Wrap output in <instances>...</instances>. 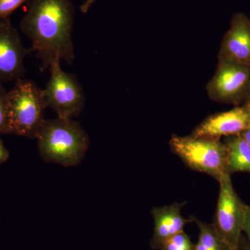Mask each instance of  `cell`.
<instances>
[{"mask_svg":"<svg viewBox=\"0 0 250 250\" xmlns=\"http://www.w3.org/2000/svg\"><path fill=\"white\" fill-rule=\"evenodd\" d=\"M75 8L71 0H31L21 21V30L41 61V70L55 62L71 65L75 59L72 41Z\"/></svg>","mask_w":250,"mask_h":250,"instance_id":"1","label":"cell"},{"mask_svg":"<svg viewBox=\"0 0 250 250\" xmlns=\"http://www.w3.org/2000/svg\"><path fill=\"white\" fill-rule=\"evenodd\" d=\"M39 154L45 162L72 167L82 162L90 146L89 137L72 119L45 120L38 134Z\"/></svg>","mask_w":250,"mask_h":250,"instance_id":"2","label":"cell"},{"mask_svg":"<svg viewBox=\"0 0 250 250\" xmlns=\"http://www.w3.org/2000/svg\"><path fill=\"white\" fill-rule=\"evenodd\" d=\"M7 97L11 134L36 139L45 121L42 89L33 81L20 79Z\"/></svg>","mask_w":250,"mask_h":250,"instance_id":"3","label":"cell"},{"mask_svg":"<svg viewBox=\"0 0 250 250\" xmlns=\"http://www.w3.org/2000/svg\"><path fill=\"white\" fill-rule=\"evenodd\" d=\"M169 146L172 152L192 170L208 174L218 182L229 174L228 149L220 140L173 135Z\"/></svg>","mask_w":250,"mask_h":250,"instance_id":"4","label":"cell"},{"mask_svg":"<svg viewBox=\"0 0 250 250\" xmlns=\"http://www.w3.org/2000/svg\"><path fill=\"white\" fill-rule=\"evenodd\" d=\"M49 70L48 82L42 89L45 108H52L62 119L79 116L84 108L85 98L76 75L64 72L61 62H54Z\"/></svg>","mask_w":250,"mask_h":250,"instance_id":"5","label":"cell"},{"mask_svg":"<svg viewBox=\"0 0 250 250\" xmlns=\"http://www.w3.org/2000/svg\"><path fill=\"white\" fill-rule=\"evenodd\" d=\"M218 59L215 74L207 85L210 100L235 106L250 103V66Z\"/></svg>","mask_w":250,"mask_h":250,"instance_id":"6","label":"cell"},{"mask_svg":"<svg viewBox=\"0 0 250 250\" xmlns=\"http://www.w3.org/2000/svg\"><path fill=\"white\" fill-rule=\"evenodd\" d=\"M218 182L220 190L213 225L229 247L232 250H238L241 244L247 205L235 190L231 174H225Z\"/></svg>","mask_w":250,"mask_h":250,"instance_id":"7","label":"cell"},{"mask_svg":"<svg viewBox=\"0 0 250 250\" xmlns=\"http://www.w3.org/2000/svg\"><path fill=\"white\" fill-rule=\"evenodd\" d=\"M32 52L23 45L9 18L0 19V81L16 82L25 74L24 59Z\"/></svg>","mask_w":250,"mask_h":250,"instance_id":"8","label":"cell"},{"mask_svg":"<svg viewBox=\"0 0 250 250\" xmlns=\"http://www.w3.org/2000/svg\"><path fill=\"white\" fill-rule=\"evenodd\" d=\"M250 126V103L211 115L194 129L191 136L220 140L241 134Z\"/></svg>","mask_w":250,"mask_h":250,"instance_id":"9","label":"cell"},{"mask_svg":"<svg viewBox=\"0 0 250 250\" xmlns=\"http://www.w3.org/2000/svg\"><path fill=\"white\" fill-rule=\"evenodd\" d=\"M218 59L250 66V20L246 14L233 16L229 29L224 36Z\"/></svg>","mask_w":250,"mask_h":250,"instance_id":"10","label":"cell"},{"mask_svg":"<svg viewBox=\"0 0 250 250\" xmlns=\"http://www.w3.org/2000/svg\"><path fill=\"white\" fill-rule=\"evenodd\" d=\"M186 204L187 202L174 203L152 208L151 213L154 221L153 247L159 249L166 240L184 231L186 225L193 222V217L185 218L181 213L182 207Z\"/></svg>","mask_w":250,"mask_h":250,"instance_id":"11","label":"cell"},{"mask_svg":"<svg viewBox=\"0 0 250 250\" xmlns=\"http://www.w3.org/2000/svg\"><path fill=\"white\" fill-rule=\"evenodd\" d=\"M228 152V172L250 173V145L241 134L225 137Z\"/></svg>","mask_w":250,"mask_h":250,"instance_id":"12","label":"cell"},{"mask_svg":"<svg viewBox=\"0 0 250 250\" xmlns=\"http://www.w3.org/2000/svg\"><path fill=\"white\" fill-rule=\"evenodd\" d=\"M193 222L199 228V238L195 250H232L219 236L213 224L202 222L193 217Z\"/></svg>","mask_w":250,"mask_h":250,"instance_id":"13","label":"cell"},{"mask_svg":"<svg viewBox=\"0 0 250 250\" xmlns=\"http://www.w3.org/2000/svg\"><path fill=\"white\" fill-rule=\"evenodd\" d=\"M160 250H195V245L184 231L166 240L161 245Z\"/></svg>","mask_w":250,"mask_h":250,"instance_id":"14","label":"cell"},{"mask_svg":"<svg viewBox=\"0 0 250 250\" xmlns=\"http://www.w3.org/2000/svg\"><path fill=\"white\" fill-rule=\"evenodd\" d=\"M7 95L8 91L0 82V135L11 134Z\"/></svg>","mask_w":250,"mask_h":250,"instance_id":"15","label":"cell"},{"mask_svg":"<svg viewBox=\"0 0 250 250\" xmlns=\"http://www.w3.org/2000/svg\"><path fill=\"white\" fill-rule=\"evenodd\" d=\"M31 0H0V19L9 18L15 11Z\"/></svg>","mask_w":250,"mask_h":250,"instance_id":"16","label":"cell"},{"mask_svg":"<svg viewBox=\"0 0 250 250\" xmlns=\"http://www.w3.org/2000/svg\"><path fill=\"white\" fill-rule=\"evenodd\" d=\"M243 232L246 233L250 246V206H246V215L243 223Z\"/></svg>","mask_w":250,"mask_h":250,"instance_id":"17","label":"cell"},{"mask_svg":"<svg viewBox=\"0 0 250 250\" xmlns=\"http://www.w3.org/2000/svg\"><path fill=\"white\" fill-rule=\"evenodd\" d=\"M10 154L8 149L5 147L4 143L0 139V165L4 164L9 159Z\"/></svg>","mask_w":250,"mask_h":250,"instance_id":"18","label":"cell"},{"mask_svg":"<svg viewBox=\"0 0 250 250\" xmlns=\"http://www.w3.org/2000/svg\"><path fill=\"white\" fill-rule=\"evenodd\" d=\"M96 1V0H85V2L82 4L80 6L81 12L83 14H86L88 12L92 5Z\"/></svg>","mask_w":250,"mask_h":250,"instance_id":"19","label":"cell"},{"mask_svg":"<svg viewBox=\"0 0 250 250\" xmlns=\"http://www.w3.org/2000/svg\"><path fill=\"white\" fill-rule=\"evenodd\" d=\"M241 135L243 136V139L246 140L247 142L249 143L250 145V126L246 130V131H243Z\"/></svg>","mask_w":250,"mask_h":250,"instance_id":"20","label":"cell"},{"mask_svg":"<svg viewBox=\"0 0 250 250\" xmlns=\"http://www.w3.org/2000/svg\"><path fill=\"white\" fill-rule=\"evenodd\" d=\"M238 250H240V248H238ZM243 250H250L248 249V248H245V249H243Z\"/></svg>","mask_w":250,"mask_h":250,"instance_id":"21","label":"cell"}]
</instances>
